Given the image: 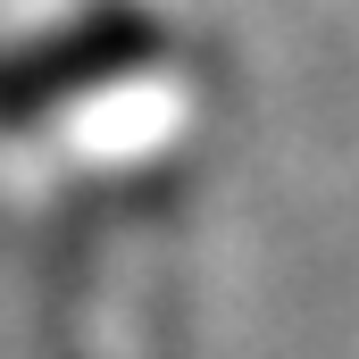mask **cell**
Listing matches in <instances>:
<instances>
[{
    "label": "cell",
    "instance_id": "cell-1",
    "mask_svg": "<svg viewBox=\"0 0 359 359\" xmlns=\"http://www.w3.org/2000/svg\"><path fill=\"white\" fill-rule=\"evenodd\" d=\"M159 50H168V25L134 0H92V8L25 34V42H0V134H25V126L92 100V92L126 84Z\"/></svg>",
    "mask_w": 359,
    "mask_h": 359
}]
</instances>
